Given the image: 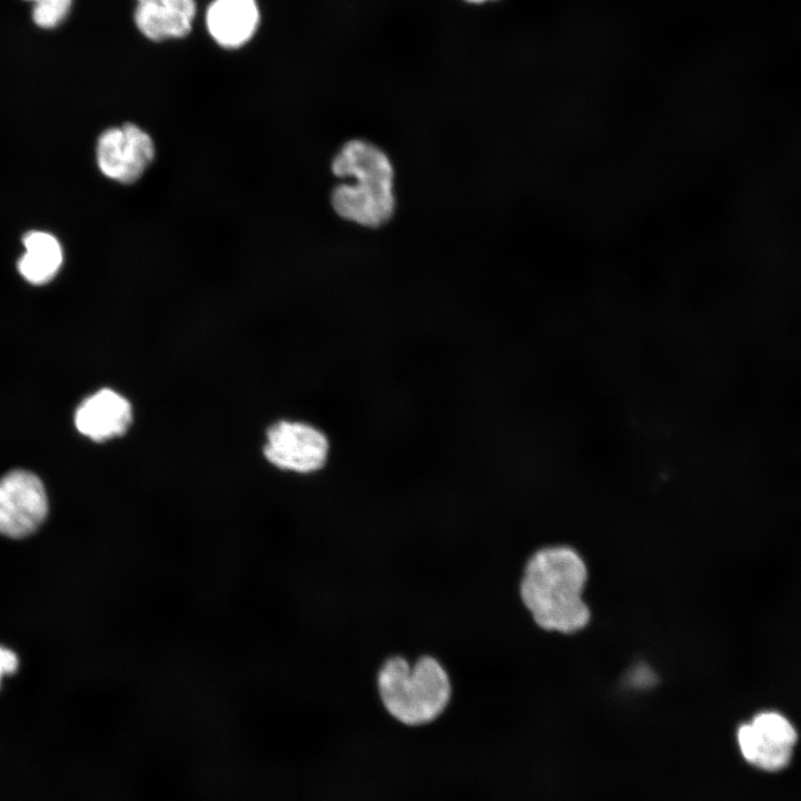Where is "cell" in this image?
<instances>
[{"label": "cell", "instance_id": "11", "mask_svg": "<svg viewBox=\"0 0 801 801\" xmlns=\"http://www.w3.org/2000/svg\"><path fill=\"white\" fill-rule=\"evenodd\" d=\"M22 243L24 254L18 263L22 277L34 285L50 281L63 261L62 247L58 239L44 231H30Z\"/></svg>", "mask_w": 801, "mask_h": 801}, {"label": "cell", "instance_id": "9", "mask_svg": "<svg viewBox=\"0 0 801 801\" xmlns=\"http://www.w3.org/2000/svg\"><path fill=\"white\" fill-rule=\"evenodd\" d=\"M259 10L255 0H214L206 13L207 29L225 48H238L255 33Z\"/></svg>", "mask_w": 801, "mask_h": 801}, {"label": "cell", "instance_id": "4", "mask_svg": "<svg viewBox=\"0 0 801 801\" xmlns=\"http://www.w3.org/2000/svg\"><path fill=\"white\" fill-rule=\"evenodd\" d=\"M799 731L782 712L761 709L735 730V744L742 760L763 773H780L793 761Z\"/></svg>", "mask_w": 801, "mask_h": 801}, {"label": "cell", "instance_id": "5", "mask_svg": "<svg viewBox=\"0 0 801 801\" xmlns=\"http://www.w3.org/2000/svg\"><path fill=\"white\" fill-rule=\"evenodd\" d=\"M329 447L326 434L316 426L281 419L266 431L263 456L278 469L310 474L325 466Z\"/></svg>", "mask_w": 801, "mask_h": 801}, {"label": "cell", "instance_id": "1", "mask_svg": "<svg viewBox=\"0 0 801 801\" xmlns=\"http://www.w3.org/2000/svg\"><path fill=\"white\" fill-rule=\"evenodd\" d=\"M586 578L585 564L576 552L564 546L543 548L525 566L521 599L542 629L576 632L590 619L582 599Z\"/></svg>", "mask_w": 801, "mask_h": 801}, {"label": "cell", "instance_id": "12", "mask_svg": "<svg viewBox=\"0 0 801 801\" xmlns=\"http://www.w3.org/2000/svg\"><path fill=\"white\" fill-rule=\"evenodd\" d=\"M32 19L41 28L57 27L68 14L71 0H30Z\"/></svg>", "mask_w": 801, "mask_h": 801}, {"label": "cell", "instance_id": "6", "mask_svg": "<svg viewBox=\"0 0 801 801\" xmlns=\"http://www.w3.org/2000/svg\"><path fill=\"white\" fill-rule=\"evenodd\" d=\"M155 151V144L147 131L135 123H123L108 128L99 136L97 165L105 177L131 184L152 162Z\"/></svg>", "mask_w": 801, "mask_h": 801}, {"label": "cell", "instance_id": "14", "mask_svg": "<svg viewBox=\"0 0 801 801\" xmlns=\"http://www.w3.org/2000/svg\"><path fill=\"white\" fill-rule=\"evenodd\" d=\"M652 679H653V675L651 674V672L644 668H641L633 674L634 684H636V685L651 684Z\"/></svg>", "mask_w": 801, "mask_h": 801}, {"label": "cell", "instance_id": "8", "mask_svg": "<svg viewBox=\"0 0 801 801\" xmlns=\"http://www.w3.org/2000/svg\"><path fill=\"white\" fill-rule=\"evenodd\" d=\"M134 422L130 400L116 389L103 387L86 397L75 413L80 434L102 443L125 435Z\"/></svg>", "mask_w": 801, "mask_h": 801}, {"label": "cell", "instance_id": "7", "mask_svg": "<svg viewBox=\"0 0 801 801\" xmlns=\"http://www.w3.org/2000/svg\"><path fill=\"white\" fill-rule=\"evenodd\" d=\"M48 513V497L32 473L13 471L0 478V534L23 537L33 533Z\"/></svg>", "mask_w": 801, "mask_h": 801}, {"label": "cell", "instance_id": "3", "mask_svg": "<svg viewBox=\"0 0 801 801\" xmlns=\"http://www.w3.org/2000/svg\"><path fill=\"white\" fill-rule=\"evenodd\" d=\"M375 683L385 711L406 726H422L436 721L453 695L446 668L429 654L414 661L402 655L387 657L377 670Z\"/></svg>", "mask_w": 801, "mask_h": 801}, {"label": "cell", "instance_id": "10", "mask_svg": "<svg viewBox=\"0 0 801 801\" xmlns=\"http://www.w3.org/2000/svg\"><path fill=\"white\" fill-rule=\"evenodd\" d=\"M195 12V0H137L135 22L144 36L160 41L186 36Z\"/></svg>", "mask_w": 801, "mask_h": 801}, {"label": "cell", "instance_id": "15", "mask_svg": "<svg viewBox=\"0 0 801 801\" xmlns=\"http://www.w3.org/2000/svg\"><path fill=\"white\" fill-rule=\"evenodd\" d=\"M465 1L468 3H473V4H481V3L494 1V0H465Z\"/></svg>", "mask_w": 801, "mask_h": 801}, {"label": "cell", "instance_id": "2", "mask_svg": "<svg viewBox=\"0 0 801 801\" xmlns=\"http://www.w3.org/2000/svg\"><path fill=\"white\" fill-rule=\"evenodd\" d=\"M339 179L330 194L335 212L367 228L388 222L395 211L394 169L388 156L365 139L346 141L332 160Z\"/></svg>", "mask_w": 801, "mask_h": 801}, {"label": "cell", "instance_id": "13", "mask_svg": "<svg viewBox=\"0 0 801 801\" xmlns=\"http://www.w3.org/2000/svg\"><path fill=\"white\" fill-rule=\"evenodd\" d=\"M18 668L17 655L7 649L0 647V679L4 674L13 673Z\"/></svg>", "mask_w": 801, "mask_h": 801}]
</instances>
